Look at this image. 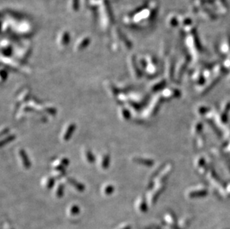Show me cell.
<instances>
[{"instance_id":"cell-1","label":"cell","mask_w":230,"mask_h":229,"mask_svg":"<svg viewBox=\"0 0 230 229\" xmlns=\"http://www.w3.org/2000/svg\"><path fill=\"white\" fill-rule=\"evenodd\" d=\"M76 129V125L74 122H69L63 128L61 131L60 138L63 142H67L70 141V138L72 136L75 130Z\"/></svg>"},{"instance_id":"cell-2","label":"cell","mask_w":230,"mask_h":229,"mask_svg":"<svg viewBox=\"0 0 230 229\" xmlns=\"http://www.w3.org/2000/svg\"><path fill=\"white\" fill-rule=\"evenodd\" d=\"M16 158L18 162L22 168L28 170L31 168V162L28 157L26 152L22 148H19L16 150Z\"/></svg>"},{"instance_id":"cell-3","label":"cell","mask_w":230,"mask_h":229,"mask_svg":"<svg viewBox=\"0 0 230 229\" xmlns=\"http://www.w3.org/2000/svg\"><path fill=\"white\" fill-rule=\"evenodd\" d=\"M98 168L101 171H106L110 165V155L108 152H104L99 155L97 160Z\"/></svg>"},{"instance_id":"cell-4","label":"cell","mask_w":230,"mask_h":229,"mask_svg":"<svg viewBox=\"0 0 230 229\" xmlns=\"http://www.w3.org/2000/svg\"><path fill=\"white\" fill-rule=\"evenodd\" d=\"M128 63L132 76L134 78H140L141 73L139 69V65L137 64V59H136L134 55H130L128 60Z\"/></svg>"},{"instance_id":"cell-5","label":"cell","mask_w":230,"mask_h":229,"mask_svg":"<svg viewBox=\"0 0 230 229\" xmlns=\"http://www.w3.org/2000/svg\"><path fill=\"white\" fill-rule=\"evenodd\" d=\"M66 182L72 188L73 190H75V191H78V192H83L85 189V187L83 185L81 182H78L77 179L72 177H66Z\"/></svg>"},{"instance_id":"cell-6","label":"cell","mask_w":230,"mask_h":229,"mask_svg":"<svg viewBox=\"0 0 230 229\" xmlns=\"http://www.w3.org/2000/svg\"><path fill=\"white\" fill-rule=\"evenodd\" d=\"M69 164H70V161L67 157H60L52 162V166L53 169L66 170Z\"/></svg>"},{"instance_id":"cell-7","label":"cell","mask_w":230,"mask_h":229,"mask_svg":"<svg viewBox=\"0 0 230 229\" xmlns=\"http://www.w3.org/2000/svg\"><path fill=\"white\" fill-rule=\"evenodd\" d=\"M162 185H159V186L155 187L153 189L151 190V191H149V193L147 195V199H148V203H150L151 205H153V203L156 202V200L157 199L158 196H159V194L162 192Z\"/></svg>"},{"instance_id":"cell-8","label":"cell","mask_w":230,"mask_h":229,"mask_svg":"<svg viewBox=\"0 0 230 229\" xmlns=\"http://www.w3.org/2000/svg\"><path fill=\"white\" fill-rule=\"evenodd\" d=\"M81 156H82L83 160L87 164L92 165V164L94 163L95 161V158L91 150H89L88 147H84V148L82 149Z\"/></svg>"},{"instance_id":"cell-9","label":"cell","mask_w":230,"mask_h":229,"mask_svg":"<svg viewBox=\"0 0 230 229\" xmlns=\"http://www.w3.org/2000/svg\"><path fill=\"white\" fill-rule=\"evenodd\" d=\"M41 185L44 189H53L55 185V179L52 175L44 176L41 180Z\"/></svg>"},{"instance_id":"cell-10","label":"cell","mask_w":230,"mask_h":229,"mask_svg":"<svg viewBox=\"0 0 230 229\" xmlns=\"http://www.w3.org/2000/svg\"><path fill=\"white\" fill-rule=\"evenodd\" d=\"M70 40V35H69L68 31H61L58 37V44L59 47L64 49L67 47Z\"/></svg>"},{"instance_id":"cell-11","label":"cell","mask_w":230,"mask_h":229,"mask_svg":"<svg viewBox=\"0 0 230 229\" xmlns=\"http://www.w3.org/2000/svg\"><path fill=\"white\" fill-rule=\"evenodd\" d=\"M135 208L136 211L139 213H144L147 211V202L145 198L142 196H139L136 199L135 202Z\"/></svg>"},{"instance_id":"cell-12","label":"cell","mask_w":230,"mask_h":229,"mask_svg":"<svg viewBox=\"0 0 230 229\" xmlns=\"http://www.w3.org/2000/svg\"><path fill=\"white\" fill-rule=\"evenodd\" d=\"M105 88H106V91H107L108 94L112 98H115V97H118L119 95V91L118 90V89L116 88L115 85L113 83H112L109 81H107V82L105 83Z\"/></svg>"},{"instance_id":"cell-13","label":"cell","mask_w":230,"mask_h":229,"mask_svg":"<svg viewBox=\"0 0 230 229\" xmlns=\"http://www.w3.org/2000/svg\"><path fill=\"white\" fill-rule=\"evenodd\" d=\"M131 161L135 164L144 165V166H151L153 165V161L150 159L142 158L141 156H133L131 158Z\"/></svg>"},{"instance_id":"cell-14","label":"cell","mask_w":230,"mask_h":229,"mask_svg":"<svg viewBox=\"0 0 230 229\" xmlns=\"http://www.w3.org/2000/svg\"><path fill=\"white\" fill-rule=\"evenodd\" d=\"M30 95V90L28 89H25L22 90L20 93H19V95L17 96V98H16V104L18 105V103H25L27 100L29 99Z\"/></svg>"},{"instance_id":"cell-15","label":"cell","mask_w":230,"mask_h":229,"mask_svg":"<svg viewBox=\"0 0 230 229\" xmlns=\"http://www.w3.org/2000/svg\"><path fill=\"white\" fill-rule=\"evenodd\" d=\"M90 42V38L89 37H82L77 40L75 46V51H81V49H84L88 46V44Z\"/></svg>"},{"instance_id":"cell-16","label":"cell","mask_w":230,"mask_h":229,"mask_svg":"<svg viewBox=\"0 0 230 229\" xmlns=\"http://www.w3.org/2000/svg\"><path fill=\"white\" fill-rule=\"evenodd\" d=\"M118 117L122 120H128L130 118V117H131V114H130V110H129L127 107L123 106H120V107L118 108Z\"/></svg>"},{"instance_id":"cell-17","label":"cell","mask_w":230,"mask_h":229,"mask_svg":"<svg viewBox=\"0 0 230 229\" xmlns=\"http://www.w3.org/2000/svg\"><path fill=\"white\" fill-rule=\"evenodd\" d=\"M64 193V185L62 183H58L53 188V196L57 199H60L63 196Z\"/></svg>"},{"instance_id":"cell-18","label":"cell","mask_w":230,"mask_h":229,"mask_svg":"<svg viewBox=\"0 0 230 229\" xmlns=\"http://www.w3.org/2000/svg\"><path fill=\"white\" fill-rule=\"evenodd\" d=\"M114 191H115V187H114L113 185L110 183H106L101 187V191L102 194L104 196H109L111 194H113Z\"/></svg>"},{"instance_id":"cell-19","label":"cell","mask_w":230,"mask_h":229,"mask_svg":"<svg viewBox=\"0 0 230 229\" xmlns=\"http://www.w3.org/2000/svg\"><path fill=\"white\" fill-rule=\"evenodd\" d=\"M80 213V208L79 206L77 205L76 204H71L68 208H67V213L70 217H73L79 214Z\"/></svg>"},{"instance_id":"cell-20","label":"cell","mask_w":230,"mask_h":229,"mask_svg":"<svg viewBox=\"0 0 230 229\" xmlns=\"http://www.w3.org/2000/svg\"><path fill=\"white\" fill-rule=\"evenodd\" d=\"M40 111H43L45 113L50 114V115H54L56 113L57 110L54 106H49V105H41L40 106Z\"/></svg>"},{"instance_id":"cell-21","label":"cell","mask_w":230,"mask_h":229,"mask_svg":"<svg viewBox=\"0 0 230 229\" xmlns=\"http://www.w3.org/2000/svg\"><path fill=\"white\" fill-rule=\"evenodd\" d=\"M15 138H16V135L14 134H7L4 136H3L2 139L1 140V146H4V144L11 142L12 141L15 139Z\"/></svg>"},{"instance_id":"cell-22","label":"cell","mask_w":230,"mask_h":229,"mask_svg":"<svg viewBox=\"0 0 230 229\" xmlns=\"http://www.w3.org/2000/svg\"><path fill=\"white\" fill-rule=\"evenodd\" d=\"M66 174V170H59V169H53V171L52 173V176L55 179H60L63 178Z\"/></svg>"},{"instance_id":"cell-23","label":"cell","mask_w":230,"mask_h":229,"mask_svg":"<svg viewBox=\"0 0 230 229\" xmlns=\"http://www.w3.org/2000/svg\"><path fill=\"white\" fill-rule=\"evenodd\" d=\"M7 73L6 71H4V69H1V82H3L4 81H5V79L7 78Z\"/></svg>"},{"instance_id":"cell-24","label":"cell","mask_w":230,"mask_h":229,"mask_svg":"<svg viewBox=\"0 0 230 229\" xmlns=\"http://www.w3.org/2000/svg\"><path fill=\"white\" fill-rule=\"evenodd\" d=\"M115 229H130V225L129 224H122L120 226H118V228Z\"/></svg>"}]
</instances>
